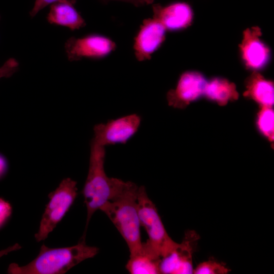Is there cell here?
<instances>
[{
    "label": "cell",
    "mask_w": 274,
    "mask_h": 274,
    "mask_svg": "<svg viewBox=\"0 0 274 274\" xmlns=\"http://www.w3.org/2000/svg\"><path fill=\"white\" fill-rule=\"evenodd\" d=\"M138 189L134 183L122 181L114 195L100 209L126 242L129 255L138 252L143 243L138 208Z\"/></svg>",
    "instance_id": "cell-1"
},
{
    "label": "cell",
    "mask_w": 274,
    "mask_h": 274,
    "mask_svg": "<svg viewBox=\"0 0 274 274\" xmlns=\"http://www.w3.org/2000/svg\"><path fill=\"white\" fill-rule=\"evenodd\" d=\"M97 247L87 245L85 237L76 245L51 248L43 244L38 255L25 265L11 263L8 268L11 274H63L81 262L94 257Z\"/></svg>",
    "instance_id": "cell-2"
},
{
    "label": "cell",
    "mask_w": 274,
    "mask_h": 274,
    "mask_svg": "<svg viewBox=\"0 0 274 274\" xmlns=\"http://www.w3.org/2000/svg\"><path fill=\"white\" fill-rule=\"evenodd\" d=\"M105 147L92 139L87 177L83 189L87 219L84 234L93 214L116 193L122 180L109 177L105 170Z\"/></svg>",
    "instance_id": "cell-3"
},
{
    "label": "cell",
    "mask_w": 274,
    "mask_h": 274,
    "mask_svg": "<svg viewBox=\"0 0 274 274\" xmlns=\"http://www.w3.org/2000/svg\"><path fill=\"white\" fill-rule=\"evenodd\" d=\"M138 208L140 225L145 228L149 237L145 243L161 258L176 242L168 234L155 204L149 198L144 186L139 187Z\"/></svg>",
    "instance_id": "cell-4"
},
{
    "label": "cell",
    "mask_w": 274,
    "mask_h": 274,
    "mask_svg": "<svg viewBox=\"0 0 274 274\" xmlns=\"http://www.w3.org/2000/svg\"><path fill=\"white\" fill-rule=\"evenodd\" d=\"M77 182L71 178L62 180L56 189L48 195L39 230L35 237L38 242L46 239L73 204L77 195Z\"/></svg>",
    "instance_id": "cell-5"
},
{
    "label": "cell",
    "mask_w": 274,
    "mask_h": 274,
    "mask_svg": "<svg viewBox=\"0 0 274 274\" xmlns=\"http://www.w3.org/2000/svg\"><path fill=\"white\" fill-rule=\"evenodd\" d=\"M198 239L199 235L195 231H186L182 241L180 243H176L173 248L161 258L160 273H193V254Z\"/></svg>",
    "instance_id": "cell-6"
},
{
    "label": "cell",
    "mask_w": 274,
    "mask_h": 274,
    "mask_svg": "<svg viewBox=\"0 0 274 274\" xmlns=\"http://www.w3.org/2000/svg\"><path fill=\"white\" fill-rule=\"evenodd\" d=\"M116 47L115 43L110 38L96 33L82 37H72L64 44L65 52L70 61L83 58L98 59L105 57Z\"/></svg>",
    "instance_id": "cell-7"
},
{
    "label": "cell",
    "mask_w": 274,
    "mask_h": 274,
    "mask_svg": "<svg viewBox=\"0 0 274 274\" xmlns=\"http://www.w3.org/2000/svg\"><path fill=\"white\" fill-rule=\"evenodd\" d=\"M141 120L140 115L131 114L96 124L92 140L105 147L125 144L136 133Z\"/></svg>",
    "instance_id": "cell-8"
},
{
    "label": "cell",
    "mask_w": 274,
    "mask_h": 274,
    "mask_svg": "<svg viewBox=\"0 0 274 274\" xmlns=\"http://www.w3.org/2000/svg\"><path fill=\"white\" fill-rule=\"evenodd\" d=\"M207 84L204 77L198 72L183 73L180 76L176 88L167 93L168 105L175 108H185L191 101L204 94Z\"/></svg>",
    "instance_id": "cell-9"
},
{
    "label": "cell",
    "mask_w": 274,
    "mask_h": 274,
    "mask_svg": "<svg viewBox=\"0 0 274 274\" xmlns=\"http://www.w3.org/2000/svg\"><path fill=\"white\" fill-rule=\"evenodd\" d=\"M165 28L154 18L145 19L134 38L133 49L136 59H150L165 39Z\"/></svg>",
    "instance_id": "cell-10"
},
{
    "label": "cell",
    "mask_w": 274,
    "mask_h": 274,
    "mask_svg": "<svg viewBox=\"0 0 274 274\" xmlns=\"http://www.w3.org/2000/svg\"><path fill=\"white\" fill-rule=\"evenodd\" d=\"M153 17L159 21L165 28L171 30L181 29L191 22L193 12L190 6L178 2L163 7L159 4L152 6Z\"/></svg>",
    "instance_id": "cell-11"
},
{
    "label": "cell",
    "mask_w": 274,
    "mask_h": 274,
    "mask_svg": "<svg viewBox=\"0 0 274 274\" xmlns=\"http://www.w3.org/2000/svg\"><path fill=\"white\" fill-rule=\"evenodd\" d=\"M260 35V31L257 27L248 29L241 46L244 59L247 65L252 68L263 67L269 58V50L259 39Z\"/></svg>",
    "instance_id": "cell-12"
},
{
    "label": "cell",
    "mask_w": 274,
    "mask_h": 274,
    "mask_svg": "<svg viewBox=\"0 0 274 274\" xmlns=\"http://www.w3.org/2000/svg\"><path fill=\"white\" fill-rule=\"evenodd\" d=\"M47 20L50 24L66 27L72 30L79 29L86 25L85 21L74 5L67 3L51 5Z\"/></svg>",
    "instance_id": "cell-13"
},
{
    "label": "cell",
    "mask_w": 274,
    "mask_h": 274,
    "mask_svg": "<svg viewBox=\"0 0 274 274\" xmlns=\"http://www.w3.org/2000/svg\"><path fill=\"white\" fill-rule=\"evenodd\" d=\"M160 259L146 243H143L138 252L129 255L126 268L131 274L160 273Z\"/></svg>",
    "instance_id": "cell-14"
},
{
    "label": "cell",
    "mask_w": 274,
    "mask_h": 274,
    "mask_svg": "<svg viewBox=\"0 0 274 274\" xmlns=\"http://www.w3.org/2000/svg\"><path fill=\"white\" fill-rule=\"evenodd\" d=\"M246 87L245 96L253 99L262 107L271 108L273 106V85L271 82L255 73L248 79Z\"/></svg>",
    "instance_id": "cell-15"
},
{
    "label": "cell",
    "mask_w": 274,
    "mask_h": 274,
    "mask_svg": "<svg viewBox=\"0 0 274 274\" xmlns=\"http://www.w3.org/2000/svg\"><path fill=\"white\" fill-rule=\"evenodd\" d=\"M204 94L209 99L221 106L238 97L235 85L222 78H215L207 83Z\"/></svg>",
    "instance_id": "cell-16"
},
{
    "label": "cell",
    "mask_w": 274,
    "mask_h": 274,
    "mask_svg": "<svg viewBox=\"0 0 274 274\" xmlns=\"http://www.w3.org/2000/svg\"><path fill=\"white\" fill-rule=\"evenodd\" d=\"M274 113L268 107H262L258 113L257 126L260 132L270 141H273Z\"/></svg>",
    "instance_id": "cell-17"
},
{
    "label": "cell",
    "mask_w": 274,
    "mask_h": 274,
    "mask_svg": "<svg viewBox=\"0 0 274 274\" xmlns=\"http://www.w3.org/2000/svg\"><path fill=\"white\" fill-rule=\"evenodd\" d=\"M229 270L223 264L214 260H208L199 263L194 268V274H226Z\"/></svg>",
    "instance_id": "cell-18"
},
{
    "label": "cell",
    "mask_w": 274,
    "mask_h": 274,
    "mask_svg": "<svg viewBox=\"0 0 274 274\" xmlns=\"http://www.w3.org/2000/svg\"><path fill=\"white\" fill-rule=\"evenodd\" d=\"M19 66V63L14 58L8 59L0 67V80L3 78H9L16 72Z\"/></svg>",
    "instance_id": "cell-19"
},
{
    "label": "cell",
    "mask_w": 274,
    "mask_h": 274,
    "mask_svg": "<svg viewBox=\"0 0 274 274\" xmlns=\"http://www.w3.org/2000/svg\"><path fill=\"white\" fill-rule=\"evenodd\" d=\"M77 0H35L33 6L29 12L31 18L35 17L41 10L46 6L56 3H67L75 5Z\"/></svg>",
    "instance_id": "cell-20"
},
{
    "label": "cell",
    "mask_w": 274,
    "mask_h": 274,
    "mask_svg": "<svg viewBox=\"0 0 274 274\" xmlns=\"http://www.w3.org/2000/svg\"><path fill=\"white\" fill-rule=\"evenodd\" d=\"M12 212L11 204L4 199L0 198V228L9 219Z\"/></svg>",
    "instance_id": "cell-21"
},
{
    "label": "cell",
    "mask_w": 274,
    "mask_h": 274,
    "mask_svg": "<svg viewBox=\"0 0 274 274\" xmlns=\"http://www.w3.org/2000/svg\"><path fill=\"white\" fill-rule=\"evenodd\" d=\"M8 167V164L6 158L0 153V179L6 175Z\"/></svg>",
    "instance_id": "cell-22"
},
{
    "label": "cell",
    "mask_w": 274,
    "mask_h": 274,
    "mask_svg": "<svg viewBox=\"0 0 274 274\" xmlns=\"http://www.w3.org/2000/svg\"><path fill=\"white\" fill-rule=\"evenodd\" d=\"M127 2L133 4L136 7H141L148 5L153 3L154 0H117Z\"/></svg>",
    "instance_id": "cell-23"
},
{
    "label": "cell",
    "mask_w": 274,
    "mask_h": 274,
    "mask_svg": "<svg viewBox=\"0 0 274 274\" xmlns=\"http://www.w3.org/2000/svg\"><path fill=\"white\" fill-rule=\"evenodd\" d=\"M21 248V246L19 244L16 243L15 245H13L10 247H9L6 249L1 250L0 251V258L4 256V255H6L8 254L10 252L17 251Z\"/></svg>",
    "instance_id": "cell-24"
},
{
    "label": "cell",
    "mask_w": 274,
    "mask_h": 274,
    "mask_svg": "<svg viewBox=\"0 0 274 274\" xmlns=\"http://www.w3.org/2000/svg\"><path fill=\"white\" fill-rule=\"evenodd\" d=\"M1 15H0V20H1Z\"/></svg>",
    "instance_id": "cell-25"
}]
</instances>
